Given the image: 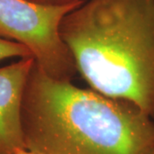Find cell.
Segmentation results:
<instances>
[{
    "label": "cell",
    "mask_w": 154,
    "mask_h": 154,
    "mask_svg": "<svg viewBox=\"0 0 154 154\" xmlns=\"http://www.w3.org/2000/svg\"><path fill=\"white\" fill-rule=\"evenodd\" d=\"M33 57L21 58L0 68V154H14L25 148L22 102Z\"/></svg>",
    "instance_id": "obj_4"
},
{
    "label": "cell",
    "mask_w": 154,
    "mask_h": 154,
    "mask_svg": "<svg viewBox=\"0 0 154 154\" xmlns=\"http://www.w3.org/2000/svg\"><path fill=\"white\" fill-rule=\"evenodd\" d=\"M81 5L47 7L27 0H0V37L27 47L48 76L71 82L76 68L61 38L60 26L65 16Z\"/></svg>",
    "instance_id": "obj_3"
},
{
    "label": "cell",
    "mask_w": 154,
    "mask_h": 154,
    "mask_svg": "<svg viewBox=\"0 0 154 154\" xmlns=\"http://www.w3.org/2000/svg\"><path fill=\"white\" fill-rule=\"evenodd\" d=\"M137 105L48 76L34 64L22 102L26 148L39 154H143L154 121Z\"/></svg>",
    "instance_id": "obj_1"
},
{
    "label": "cell",
    "mask_w": 154,
    "mask_h": 154,
    "mask_svg": "<svg viewBox=\"0 0 154 154\" xmlns=\"http://www.w3.org/2000/svg\"><path fill=\"white\" fill-rule=\"evenodd\" d=\"M143 154H154V143Z\"/></svg>",
    "instance_id": "obj_8"
},
{
    "label": "cell",
    "mask_w": 154,
    "mask_h": 154,
    "mask_svg": "<svg viewBox=\"0 0 154 154\" xmlns=\"http://www.w3.org/2000/svg\"><path fill=\"white\" fill-rule=\"evenodd\" d=\"M25 57H33L27 47L17 42L0 37V61Z\"/></svg>",
    "instance_id": "obj_5"
},
{
    "label": "cell",
    "mask_w": 154,
    "mask_h": 154,
    "mask_svg": "<svg viewBox=\"0 0 154 154\" xmlns=\"http://www.w3.org/2000/svg\"><path fill=\"white\" fill-rule=\"evenodd\" d=\"M14 154H39L38 152H33L31 150H29L28 148H18L15 151Z\"/></svg>",
    "instance_id": "obj_7"
},
{
    "label": "cell",
    "mask_w": 154,
    "mask_h": 154,
    "mask_svg": "<svg viewBox=\"0 0 154 154\" xmlns=\"http://www.w3.org/2000/svg\"><path fill=\"white\" fill-rule=\"evenodd\" d=\"M60 35L89 88L154 118V0H85Z\"/></svg>",
    "instance_id": "obj_2"
},
{
    "label": "cell",
    "mask_w": 154,
    "mask_h": 154,
    "mask_svg": "<svg viewBox=\"0 0 154 154\" xmlns=\"http://www.w3.org/2000/svg\"><path fill=\"white\" fill-rule=\"evenodd\" d=\"M33 4L47 7H63L82 4L85 0H27Z\"/></svg>",
    "instance_id": "obj_6"
}]
</instances>
